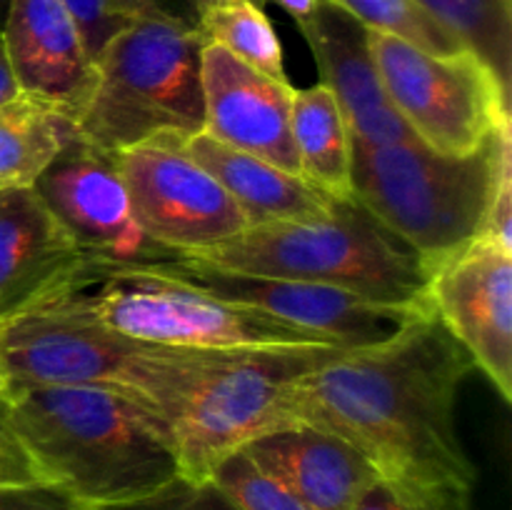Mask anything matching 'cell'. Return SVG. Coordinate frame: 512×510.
I'll return each mask as SVG.
<instances>
[{
	"instance_id": "e0dca14e",
	"label": "cell",
	"mask_w": 512,
	"mask_h": 510,
	"mask_svg": "<svg viewBox=\"0 0 512 510\" xmlns=\"http://www.w3.org/2000/svg\"><path fill=\"white\" fill-rule=\"evenodd\" d=\"M255 465L285 485L308 510H355L378 470L343 438L313 425H290L245 445Z\"/></svg>"
},
{
	"instance_id": "277c9868",
	"label": "cell",
	"mask_w": 512,
	"mask_h": 510,
	"mask_svg": "<svg viewBox=\"0 0 512 510\" xmlns=\"http://www.w3.org/2000/svg\"><path fill=\"white\" fill-rule=\"evenodd\" d=\"M510 173V125L470 155L438 153L413 135L383 145L353 140V198L398 235L425 270L483 233Z\"/></svg>"
},
{
	"instance_id": "ac0fdd59",
	"label": "cell",
	"mask_w": 512,
	"mask_h": 510,
	"mask_svg": "<svg viewBox=\"0 0 512 510\" xmlns=\"http://www.w3.org/2000/svg\"><path fill=\"white\" fill-rule=\"evenodd\" d=\"M85 260L33 188H0V323Z\"/></svg>"
},
{
	"instance_id": "83f0119b",
	"label": "cell",
	"mask_w": 512,
	"mask_h": 510,
	"mask_svg": "<svg viewBox=\"0 0 512 510\" xmlns=\"http://www.w3.org/2000/svg\"><path fill=\"white\" fill-rule=\"evenodd\" d=\"M208 0H110L115 13L128 20H158L175 28L200 30V15Z\"/></svg>"
},
{
	"instance_id": "5bb4252c",
	"label": "cell",
	"mask_w": 512,
	"mask_h": 510,
	"mask_svg": "<svg viewBox=\"0 0 512 510\" xmlns=\"http://www.w3.org/2000/svg\"><path fill=\"white\" fill-rule=\"evenodd\" d=\"M205 133L218 143L255 155L290 175H300L290 110L293 83H283L213 43L200 53Z\"/></svg>"
},
{
	"instance_id": "484cf974",
	"label": "cell",
	"mask_w": 512,
	"mask_h": 510,
	"mask_svg": "<svg viewBox=\"0 0 512 510\" xmlns=\"http://www.w3.org/2000/svg\"><path fill=\"white\" fill-rule=\"evenodd\" d=\"M88 510H235L230 500L210 480H190L185 475L138 498L108 505H88Z\"/></svg>"
},
{
	"instance_id": "ffe728a7",
	"label": "cell",
	"mask_w": 512,
	"mask_h": 510,
	"mask_svg": "<svg viewBox=\"0 0 512 510\" xmlns=\"http://www.w3.org/2000/svg\"><path fill=\"white\" fill-rule=\"evenodd\" d=\"M290 130L300 178L335 200L353 198V135L325 85L295 88Z\"/></svg>"
},
{
	"instance_id": "52a82bcc",
	"label": "cell",
	"mask_w": 512,
	"mask_h": 510,
	"mask_svg": "<svg viewBox=\"0 0 512 510\" xmlns=\"http://www.w3.org/2000/svg\"><path fill=\"white\" fill-rule=\"evenodd\" d=\"M193 30L130 20L95 58V88L78 118L85 143L118 153L153 138L205 128L200 53Z\"/></svg>"
},
{
	"instance_id": "4dcf8cb0",
	"label": "cell",
	"mask_w": 512,
	"mask_h": 510,
	"mask_svg": "<svg viewBox=\"0 0 512 510\" xmlns=\"http://www.w3.org/2000/svg\"><path fill=\"white\" fill-rule=\"evenodd\" d=\"M355 510H458L453 505L443 503V500L428 498V495L413 493L408 488L388 483V480H375Z\"/></svg>"
},
{
	"instance_id": "cb8c5ba5",
	"label": "cell",
	"mask_w": 512,
	"mask_h": 510,
	"mask_svg": "<svg viewBox=\"0 0 512 510\" xmlns=\"http://www.w3.org/2000/svg\"><path fill=\"white\" fill-rule=\"evenodd\" d=\"M368 30L395 35L428 53L453 55L465 50L448 30L440 28L418 0H333Z\"/></svg>"
},
{
	"instance_id": "ba28073f",
	"label": "cell",
	"mask_w": 512,
	"mask_h": 510,
	"mask_svg": "<svg viewBox=\"0 0 512 510\" xmlns=\"http://www.w3.org/2000/svg\"><path fill=\"white\" fill-rule=\"evenodd\" d=\"M345 348L225 350L168 413L180 475L210 473L263 435L285 428L288 385Z\"/></svg>"
},
{
	"instance_id": "4fadbf2b",
	"label": "cell",
	"mask_w": 512,
	"mask_h": 510,
	"mask_svg": "<svg viewBox=\"0 0 512 510\" xmlns=\"http://www.w3.org/2000/svg\"><path fill=\"white\" fill-rule=\"evenodd\" d=\"M425 303L505 403L512 400V248L478 235L428 270Z\"/></svg>"
},
{
	"instance_id": "8992f818",
	"label": "cell",
	"mask_w": 512,
	"mask_h": 510,
	"mask_svg": "<svg viewBox=\"0 0 512 510\" xmlns=\"http://www.w3.org/2000/svg\"><path fill=\"white\" fill-rule=\"evenodd\" d=\"M223 353L140 343L40 308L23 310L0 325V365L8 385L105 388L140 403L163 423Z\"/></svg>"
},
{
	"instance_id": "30bf717a",
	"label": "cell",
	"mask_w": 512,
	"mask_h": 510,
	"mask_svg": "<svg viewBox=\"0 0 512 510\" xmlns=\"http://www.w3.org/2000/svg\"><path fill=\"white\" fill-rule=\"evenodd\" d=\"M113 158L140 230L160 248L195 255L248 228L235 200L180 148V138L163 135Z\"/></svg>"
},
{
	"instance_id": "8fae6325",
	"label": "cell",
	"mask_w": 512,
	"mask_h": 510,
	"mask_svg": "<svg viewBox=\"0 0 512 510\" xmlns=\"http://www.w3.org/2000/svg\"><path fill=\"white\" fill-rule=\"evenodd\" d=\"M153 270L178 278L183 283L208 290L225 303L260 310L283 323L298 325L315 335L333 340L340 348H368L393 338L403 325L428 308L415 305L378 303L355 293L328 288L318 283L260 275L230 273L210 268L188 255H173L170 260L150 265Z\"/></svg>"
},
{
	"instance_id": "1f68e13d",
	"label": "cell",
	"mask_w": 512,
	"mask_h": 510,
	"mask_svg": "<svg viewBox=\"0 0 512 510\" xmlns=\"http://www.w3.org/2000/svg\"><path fill=\"white\" fill-rule=\"evenodd\" d=\"M258 3L260 5L263 3L280 5V8H283L285 13L295 20V23H303V20L310 18V13H313L315 5H318L320 0H258Z\"/></svg>"
},
{
	"instance_id": "7c38bea8",
	"label": "cell",
	"mask_w": 512,
	"mask_h": 510,
	"mask_svg": "<svg viewBox=\"0 0 512 510\" xmlns=\"http://www.w3.org/2000/svg\"><path fill=\"white\" fill-rule=\"evenodd\" d=\"M33 190L85 260L150 268L175 255L140 230L113 153L80 135L55 155Z\"/></svg>"
},
{
	"instance_id": "f1b7e54d",
	"label": "cell",
	"mask_w": 512,
	"mask_h": 510,
	"mask_svg": "<svg viewBox=\"0 0 512 510\" xmlns=\"http://www.w3.org/2000/svg\"><path fill=\"white\" fill-rule=\"evenodd\" d=\"M30 483H40L38 470L15 433L8 395L0 393V488Z\"/></svg>"
},
{
	"instance_id": "d6986e66",
	"label": "cell",
	"mask_w": 512,
	"mask_h": 510,
	"mask_svg": "<svg viewBox=\"0 0 512 510\" xmlns=\"http://www.w3.org/2000/svg\"><path fill=\"white\" fill-rule=\"evenodd\" d=\"M180 148L223 185L248 228L318 218L335 205V198L300 175H290L255 155L218 143L205 130L180 138Z\"/></svg>"
},
{
	"instance_id": "9a60e30c",
	"label": "cell",
	"mask_w": 512,
	"mask_h": 510,
	"mask_svg": "<svg viewBox=\"0 0 512 510\" xmlns=\"http://www.w3.org/2000/svg\"><path fill=\"white\" fill-rule=\"evenodd\" d=\"M5 58L23 95L45 100L78 123L95 88V63L60 0H8Z\"/></svg>"
},
{
	"instance_id": "6da1fadb",
	"label": "cell",
	"mask_w": 512,
	"mask_h": 510,
	"mask_svg": "<svg viewBox=\"0 0 512 510\" xmlns=\"http://www.w3.org/2000/svg\"><path fill=\"white\" fill-rule=\"evenodd\" d=\"M473 370L470 355L425 310L393 338L338 350L295 378L283 400L285 428L338 435L388 483L470 510L478 470L460 440L458 400Z\"/></svg>"
},
{
	"instance_id": "9c48e42d",
	"label": "cell",
	"mask_w": 512,
	"mask_h": 510,
	"mask_svg": "<svg viewBox=\"0 0 512 510\" xmlns=\"http://www.w3.org/2000/svg\"><path fill=\"white\" fill-rule=\"evenodd\" d=\"M380 83L415 140L445 155H470L510 125V95L470 50L428 53L368 30Z\"/></svg>"
},
{
	"instance_id": "5b68a950",
	"label": "cell",
	"mask_w": 512,
	"mask_h": 510,
	"mask_svg": "<svg viewBox=\"0 0 512 510\" xmlns=\"http://www.w3.org/2000/svg\"><path fill=\"white\" fill-rule=\"evenodd\" d=\"M188 258L230 273L303 280L378 303L428 308L423 260L355 198L335 200L318 218L250 225Z\"/></svg>"
},
{
	"instance_id": "7402d4cb",
	"label": "cell",
	"mask_w": 512,
	"mask_h": 510,
	"mask_svg": "<svg viewBox=\"0 0 512 510\" xmlns=\"http://www.w3.org/2000/svg\"><path fill=\"white\" fill-rule=\"evenodd\" d=\"M425 13L475 55L510 95L512 0H418Z\"/></svg>"
},
{
	"instance_id": "e575fe53",
	"label": "cell",
	"mask_w": 512,
	"mask_h": 510,
	"mask_svg": "<svg viewBox=\"0 0 512 510\" xmlns=\"http://www.w3.org/2000/svg\"><path fill=\"white\" fill-rule=\"evenodd\" d=\"M0 325H3V323H0Z\"/></svg>"
},
{
	"instance_id": "d4e9b609",
	"label": "cell",
	"mask_w": 512,
	"mask_h": 510,
	"mask_svg": "<svg viewBox=\"0 0 512 510\" xmlns=\"http://www.w3.org/2000/svg\"><path fill=\"white\" fill-rule=\"evenodd\" d=\"M208 480L235 510H308L280 480L255 465L243 450L225 458Z\"/></svg>"
},
{
	"instance_id": "836d02e7",
	"label": "cell",
	"mask_w": 512,
	"mask_h": 510,
	"mask_svg": "<svg viewBox=\"0 0 512 510\" xmlns=\"http://www.w3.org/2000/svg\"><path fill=\"white\" fill-rule=\"evenodd\" d=\"M8 390V375H5L3 365H0V393H5Z\"/></svg>"
},
{
	"instance_id": "3957f363",
	"label": "cell",
	"mask_w": 512,
	"mask_h": 510,
	"mask_svg": "<svg viewBox=\"0 0 512 510\" xmlns=\"http://www.w3.org/2000/svg\"><path fill=\"white\" fill-rule=\"evenodd\" d=\"M30 308L88 320L140 343L185 350L340 348L333 340L153 268L80 260ZM28 308V310H30Z\"/></svg>"
},
{
	"instance_id": "7a4b0ae2",
	"label": "cell",
	"mask_w": 512,
	"mask_h": 510,
	"mask_svg": "<svg viewBox=\"0 0 512 510\" xmlns=\"http://www.w3.org/2000/svg\"><path fill=\"white\" fill-rule=\"evenodd\" d=\"M10 420L40 483L85 505L138 498L178 478L168 428L135 400L88 385L10 383Z\"/></svg>"
},
{
	"instance_id": "4316f807",
	"label": "cell",
	"mask_w": 512,
	"mask_h": 510,
	"mask_svg": "<svg viewBox=\"0 0 512 510\" xmlns=\"http://www.w3.org/2000/svg\"><path fill=\"white\" fill-rule=\"evenodd\" d=\"M65 5V10L70 13V18L78 25L80 35H83V43L88 48V55L95 58L100 55V50L130 23L128 18H123L120 13H115L110 0H60Z\"/></svg>"
},
{
	"instance_id": "f546056e",
	"label": "cell",
	"mask_w": 512,
	"mask_h": 510,
	"mask_svg": "<svg viewBox=\"0 0 512 510\" xmlns=\"http://www.w3.org/2000/svg\"><path fill=\"white\" fill-rule=\"evenodd\" d=\"M0 510H88V505L55 485L30 483L0 488Z\"/></svg>"
},
{
	"instance_id": "603a6c76",
	"label": "cell",
	"mask_w": 512,
	"mask_h": 510,
	"mask_svg": "<svg viewBox=\"0 0 512 510\" xmlns=\"http://www.w3.org/2000/svg\"><path fill=\"white\" fill-rule=\"evenodd\" d=\"M198 33L203 43L220 45L250 68L290 83L283 43L258 0H208Z\"/></svg>"
},
{
	"instance_id": "2e32d148",
	"label": "cell",
	"mask_w": 512,
	"mask_h": 510,
	"mask_svg": "<svg viewBox=\"0 0 512 510\" xmlns=\"http://www.w3.org/2000/svg\"><path fill=\"white\" fill-rule=\"evenodd\" d=\"M298 28L318 65V83L338 100L353 140L383 145L410 138L385 95L368 28L358 18L333 0H320Z\"/></svg>"
},
{
	"instance_id": "44dd1931",
	"label": "cell",
	"mask_w": 512,
	"mask_h": 510,
	"mask_svg": "<svg viewBox=\"0 0 512 510\" xmlns=\"http://www.w3.org/2000/svg\"><path fill=\"white\" fill-rule=\"evenodd\" d=\"M75 135L73 115L45 100L20 93L0 103V188H33Z\"/></svg>"
},
{
	"instance_id": "d6a6232c",
	"label": "cell",
	"mask_w": 512,
	"mask_h": 510,
	"mask_svg": "<svg viewBox=\"0 0 512 510\" xmlns=\"http://www.w3.org/2000/svg\"><path fill=\"white\" fill-rule=\"evenodd\" d=\"M15 95H20V90H18V85H15L13 73H10L8 58H5L3 40H0V103L15 98Z\"/></svg>"
}]
</instances>
